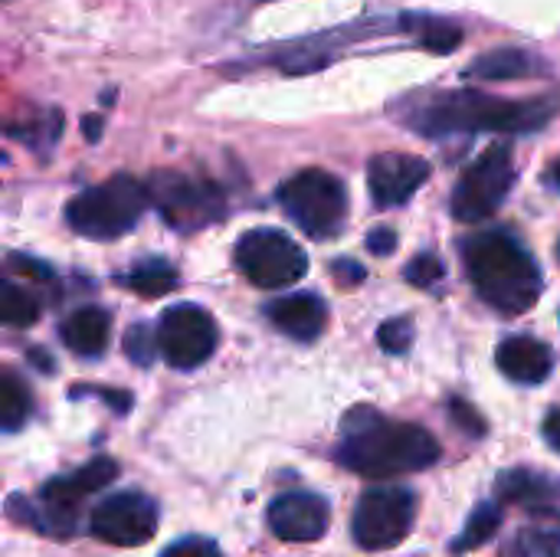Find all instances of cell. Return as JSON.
Listing matches in <instances>:
<instances>
[{
  "label": "cell",
  "instance_id": "6da1fadb",
  "mask_svg": "<svg viewBox=\"0 0 560 557\" xmlns=\"http://www.w3.org/2000/svg\"><path fill=\"white\" fill-rule=\"evenodd\" d=\"M338 463L368 479H394L430 469L440 460V443L417 423L387 420L377 410L358 407L345 420Z\"/></svg>",
  "mask_w": 560,
  "mask_h": 557
},
{
  "label": "cell",
  "instance_id": "7a4b0ae2",
  "mask_svg": "<svg viewBox=\"0 0 560 557\" xmlns=\"http://www.w3.org/2000/svg\"><path fill=\"white\" fill-rule=\"evenodd\" d=\"M551 98H495L486 92H446L407 115V125L427 138L463 135V131H538L555 118Z\"/></svg>",
  "mask_w": 560,
  "mask_h": 557
},
{
  "label": "cell",
  "instance_id": "3957f363",
  "mask_svg": "<svg viewBox=\"0 0 560 557\" xmlns=\"http://www.w3.org/2000/svg\"><path fill=\"white\" fill-rule=\"evenodd\" d=\"M463 263L476 292L505 315H522L541 299V269L512 233H479L463 243Z\"/></svg>",
  "mask_w": 560,
  "mask_h": 557
},
{
  "label": "cell",
  "instance_id": "277c9868",
  "mask_svg": "<svg viewBox=\"0 0 560 557\" xmlns=\"http://www.w3.org/2000/svg\"><path fill=\"white\" fill-rule=\"evenodd\" d=\"M148 200V184H138L128 174H115L105 184L72 197L66 204V223L89 240H115L141 220Z\"/></svg>",
  "mask_w": 560,
  "mask_h": 557
},
{
  "label": "cell",
  "instance_id": "5b68a950",
  "mask_svg": "<svg viewBox=\"0 0 560 557\" xmlns=\"http://www.w3.org/2000/svg\"><path fill=\"white\" fill-rule=\"evenodd\" d=\"M279 204L315 240L338 236L348 220V190L335 174L322 167H308L282 181Z\"/></svg>",
  "mask_w": 560,
  "mask_h": 557
},
{
  "label": "cell",
  "instance_id": "8992f818",
  "mask_svg": "<svg viewBox=\"0 0 560 557\" xmlns=\"http://www.w3.org/2000/svg\"><path fill=\"white\" fill-rule=\"evenodd\" d=\"M148 194H151V204L158 207V213L177 233L203 230V227L223 220V210H226L223 194L213 184L197 181V177L180 174V171L151 174L148 177Z\"/></svg>",
  "mask_w": 560,
  "mask_h": 557
},
{
  "label": "cell",
  "instance_id": "52a82bcc",
  "mask_svg": "<svg viewBox=\"0 0 560 557\" xmlns=\"http://www.w3.org/2000/svg\"><path fill=\"white\" fill-rule=\"evenodd\" d=\"M417 522V496L404 486H377L368 489L351 519V535L364 552L397 548Z\"/></svg>",
  "mask_w": 560,
  "mask_h": 557
},
{
  "label": "cell",
  "instance_id": "ba28073f",
  "mask_svg": "<svg viewBox=\"0 0 560 557\" xmlns=\"http://www.w3.org/2000/svg\"><path fill=\"white\" fill-rule=\"evenodd\" d=\"M512 184H515V154H512V144H505V141L502 144H492L459 177V184L453 190V200H450V210H453V217L459 223L486 220V217H492L505 204Z\"/></svg>",
  "mask_w": 560,
  "mask_h": 557
},
{
  "label": "cell",
  "instance_id": "9c48e42d",
  "mask_svg": "<svg viewBox=\"0 0 560 557\" xmlns=\"http://www.w3.org/2000/svg\"><path fill=\"white\" fill-rule=\"evenodd\" d=\"M240 272L259 289H289L308 269L305 250L282 230H249L233 253Z\"/></svg>",
  "mask_w": 560,
  "mask_h": 557
},
{
  "label": "cell",
  "instance_id": "30bf717a",
  "mask_svg": "<svg viewBox=\"0 0 560 557\" xmlns=\"http://www.w3.org/2000/svg\"><path fill=\"white\" fill-rule=\"evenodd\" d=\"M217 341H220V328L213 315L203 312L200 305H174L158 322L161 358L177 371H194L203 361H210Z\"/></svg>",
  "mask_w": 560,
  "mask_h": 557
},
{
  "label": "cell",
  "instance_id": "8fae6325",
  "mask_svg": "<svg viewBox=\"0 0 560 557\" xmlns=\"http://www.w3.org/2000/svg\"><path fill=\"white\" fill-rule=\"evenodd\" d=\"M158 506L141 492H115L105 502L95 506L89 519V532L108 545L118 548H138L148 545L158 532Z\"/></svg>",
  "mask_w": 560,
  "mask_h": 557
},
{
  "label": "cell",
  "instance_id": "7c38bea8",
  "mask_svg": "<svg viewBox=\"0 0 560 557\" xmlns=\"http://www.w3.org/2000/svg\"><path fill=\"white\" fill-rule=\"evenodd\" d=\"M328 502L315 492H285L269 506V532L292 545L318 542L328 532Z\"/></svg>",
  "mask_w": 560,
  "mask_h": 557
},
{
  "label": "cell",
  "instance_id": "4fadbf2b",
  "mask_svg": "<svg viewBox=\"0 0 560 557\" xmlns=\"http://www.w3.org/2000/svg\"><path fill=\"white\" fill-rule=\"evenodd\" d=\"M427 181H430V164L423 158L404 154V151L377 154L368 167V187L381 207L407 204Z\"/></svg>",
  "mask_w": 560,
  "mask_h": 557
},
{
  "label": "cell",
  "instance_id": "5bb4252c",
  "mask_svg": "<svg viewBox=\"0 0 560 557\" xmlns=\"http://www.w3.org/2000/svg\"><path fill=\"white\" fill-rule=\"evenodd\" d=\"M266 315L282 335H289L295 341H315L325 332L328 305L315 292H292V295L269 302Z\"/></svg>",
  "mask_w": 560,
  "mask_h": 557
},
{
  "label": "cell",
  "instance_id": "9a60e30c",
  "mask_svg": "<svg viewBox=\"0 0 560 557\" xmlns=\"http://www.w3.org/2000/svg\"><path fill=\"white\" fill-rule=\"evenodd\" d=\"M115 476H118L115 460L98 456V460L85 463V466L75 469V473H66V476L49 479V483L43 486V499L52 502V506H62V509H72V512H75V506H79L82 499H89V496H95L98 489L112 486Z\"/></svg>",
  "mask_w": 560,
  "mask_h": 557
},
{
  "label": "cell",
  "instance_id": "2e32d148",
  "mask_svg": "<svg viewBox=\"0 0 560 557\" xmlns=\"http://www.w3.org/2000/svg\"><path fill=\"white\" fill-rule=\"evenodd\" d=\"M495 361H499V371L515 384H541L555 368L548 345H541L538 338H509L499 348Z\"/></svg>",
  "mask_w": 560,
  "mask_h": 557
},
{
  "label": "cell",
  "instance_id": "e0dca14e",
  "mask_svg": "<svg viewBox=\"0 0 560 557\" xmlns=\"http://www.w3.org/2000/svg\"><path fill=\"white\" fill-rule=\"evenodd\" d=\"M108 335H112V315L95 305L72 312L59 328L62 345L79 358H98L108 345Z\"/></svg>",
  "mask_w": 560,
  "mask_h": 557
},
{
  "label": "cell",
  "instance_id": "ac0fdd59",
  "mask_svg": "<svg viewBox=\"0 0 560 557\" xmlns=\"http://www.w3.org/2000/svg\"><path fill=\"white\" fill-rule=\"evenodd\" d=\"M495 489H499V499H502V502L528 506V509H548V506L560 496V489H555L551 479L535 476V473H528V469L502 473L499 483H495Z\"/></svg>",
  "mask_w": 560,
  "mask_h": 557
},
{
  "label": "cell",
  "instance_id": "d6986e66",
  "mask_svg": "<svg viewBox=\"0 0 560 557\" xmlns=\"http://www.w3.org/2000/svg\"><path fill=\"white\" fill-rule=\"evenodd\" d=\"M502 557H560V519H545L522 529Z\"/></svg>",
  "mask_w": 560,
  "mask_h": 557
},
{
  "label": "cell",
  "instance_id": "ffe728a7",
  "mask_svg": "<svg viewBox=\"0 0 560 557\" xmlns=\"http://www.w3.org/2000/svg\"><path fill=\"white\" fill-rule=\"evenodd\" d=\"M33 414V397L26 391V384L7 368L0 374V427L7 433H16Z\"/></svg>",
  "mask_w": 560,
  "mask_h": 557
},
{
  "label": "cell",
  "instance_id": "44dd1931",
  "mask_svg": "<svg viewBox=\"0 0 560 557\" xmlns=\"http://www.w3.org/2000/svg\"><path fill=\"white\" fill-rule=\"evenodd\" d=\"M535 59L522 49H499V53H486L482 59H476L466 72L472 79H518L535 72Z\"/></svg>",
  "mask_w": 560,
  "mask_h": 557
},
{
  "label": "cell",
  "instance_id": "7402d4cb",
  "mask_svg": "<svg viewBox=\"0 0 560 557\" xmlns=\"http://www.w3.org/2000/svg\"><path fill=\"white\" fill-rule=\"evenodd\" d=\"M499 525H502V506L499 502H482L469 515V522L459 532V538L453 542V555H466L472 548H482L486 542H492V535L499 532Z\"/></svg>",
  "mask_w": 560,
  "mask_h": 557
},
{
  "label": "cell",
  "instance_id": "603a6c76",
  "mask_svg": "<svg viewBox=\"0 0 560 557\" xmlns=\"http://www.w3.org/2000/svg\"><path fill=\"white\" fill-rule=\"evenodd\" d=\"M121 286H128L131 292L144 295V299H158V295H167L174 292L177 286V272L167 266V263H144L138 269H131L128 276H121Z\"/></svg>",
  "mask_w": 560,
  "mask_h": 557
},
{
  "label": "cell",
  "instance_id": "cb8c5ba5",
  "mask_svg": "<svg viewBox=\"0 0 560 557\" xmlns=\"http://www.w3.org/2000/svg\"><path fill=\"white\" fill-rule=\"evenodd\" d=\"M0 318L10 328H30L39 318V302L33 292H26L23 286L3 282L0 286Z\"/></svg>",
  "mask_w": 560,
  "mask_h": 557
},
{
  "label": "cell",
  "instance_id": "d4e9b609",
  "mask_svg": "<svg viewBox=\"0 0 560 557\" xmlns=\"http://www.w3.org/2000/svg\"><path fill=\"white\" fill-rule=\"evenodd\" d=\"M463 43V30L446 20H420V46L430 53H453Z\"/></svg>",
  "mask_w": 560,
  "mask_h": 557
},
{
  "label": "cell",
  "instance_id": "484cf974",
  "mask_svg": "<svg viewBox=\"0 0 560 557\" xmlns=\"http://www.w3.org/2000/svg\"><path fill=\"white\" fill-rule=\"evenodd\" d=\"M377 341H381V348L387 355H404L413 345V325H410V318H390V322H384L381 332H377Z\"/></svg>",
  "mask_w": 560,
  "mask_h": 557
},
{
  "label": "cell",
  "instance_id": "4316f807",
  "mask_svg": "<svg viewBox=\"0 0 560 557\" xmlns=\"http://www.w3.org/2000/svg\"><path fill=\"white\" fill-rule=\"evenodd\" d=\"M158 332L144 328V325H135L128 335H125V355L138 364H151L154 355H158Z\"/></svg>",
  "mask_w": 560,
  "mask_h": 557
},
{
  "label": "cell",
  "instance_id": "83f0119b",
  "mask_svg": "<svg viewBox=\"0 0 560 557\" xmlns=\"http://www.w3.org/2000/svg\"><path fill=\"white\" fill-rule=\"evenodd\" d=\"M443 272H446V269H443L440 256H433V253H420V256H413V259H410V266H407V282L430 289V286H436V282L443 279Z\"/></svg>",
  "mask_w": 560,
  "mask_h": 557
},
{
  "label": "cell",
  "instance_id": "f1b7e54d",
  "mask_svg": "<svg viewBox=\"0 0 560 557\" xmlns=\"http://www.w3.org/2000/svg\"><path fill=\"white\" fill-rule=\"evenodd\" d=\"M161 557H220V548H217V542L194 535V538L174 542L171 548H164V555Z\"/></svg>",
  "mask_w": 560,
  "mask_h": 557
},
{
  "label": "cell",
  "instance_id": "f546056e",
  "mask_svg": "<svg viewBox=\"0 0 560 557\" xmlns=\"http://www.w3.org/2000/svg\"><path fill=\"white\" fill-rule=\"evenodd\" d=\"M450 414H453L456 427H463L469 437H486V420L466 401H450Z\"/></svg>",
  "mask_w": 560,
  "mask_h": 557
},
{
  "label": "cell",
  "instance_id": "4dcf8cb0",
  "mask_svg": "<svg viewBox=\"0 0 560 557\" xmlns=\"http://www.w3.org/2000/svg\"><path fill=\"white\" fill-rule=\"evenodd\" d=\"M368 250H371L374 256H390V253L397 250V236H394V230H387V227L371 230V233H368Z\"/></svg>",
  "mask_w": 560,
  "mask_h": 557
},
{
  "label": "cell",
  "instance_id": "1f68e13d",
  "mask_svg": "<svg viewBox=\"0 0 560 557\" xmlns=\"http://www.w3.org/2000/svg\"><path fill=\"white\" fill-rule=\"evenodd\" d=\"M10 263H13V269H20L23 276H33V279H39V282H49V279H52V269H49V266H43V263H36V259L10 256Z\"/></svg>",
  "mask_w": 560,
  "mask_h": 557
},
{
  "label": "cell",
  "instance_id": "d6a6232c",
  "mask_svg": "<svg viewBox=\"0 0 560 557\" xmlns=\"http://www.w3.org/2000/svg\"><path fill=\"white\" fill-rule=\"evenodd\" d=\"M331 272H335V279H341V282H348V286H351V282H361V279H364V269H361V266H354L351 259H345V263L338 259Z\"/></svg>",
  "mask_w": 560,
  "mask_h": 557
},
{
  "label": "cell",
  "instance_id": "836d02e7",
  "mask_svg": "<svg viewBox=\"0 0 560 557\" xmlns=\"http://www.w3.org/2000/svg\"><path fill=\"white\" fill-rule=\"evenodd\" d=\"M545 440L560 453V410H551L545 417Z\"/></svg>",
  "mask_w": 560,
  "mask_h": 557
},
{
  "label": "cell",
  "instance_id": "e575fe53",
  "mask_svg": "<svg viewBox=\"0 0 560 557\" xmlns=\"http://www.w3.org/2000/svg\"><path fill=\"white\" fill-rule=\"evenodd\" d=\"M82 128H85V138H89V141H98V131H102V121H98V118H85Z\"/></svg>",
  "mask_w": 560,
  "mask_h": 557
},
{
  "label": "cell",
  "instance_id": "d590c367",
  "mask_svg": "<svg viewBox=\"0 0 560 557\" xmlns=\"http://www.w3.org/2000/svg\"><path fill=\"white\" fill-rule=\"evenodd\" d=\"M548 177H551V184L560 190V161H555V167H551V174H548Z\"/></svg>",
  "mask_w": 560,
  "mask_h": 557
},
{
  "label": "cell",
  "instance_id": "8d00e7d4",
  "mask_svg": "<svg viewBox=\"0 0 560 557\" xmlns=\"http://www.w3.org/2000/svg\"><path fill=\"white\" fill-rule=\"evenodd\" d=\"M558 256H560V246H558Z\"/></svg>",
  "mask_w": 560,
  "mask_h": 557
}]
</instances>
